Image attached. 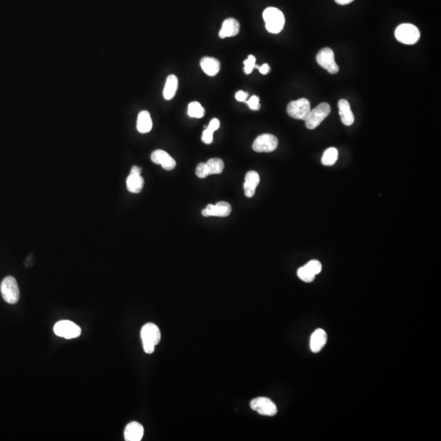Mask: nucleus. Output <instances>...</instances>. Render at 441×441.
Instances as JSON below:
<instances>
[{"label":"nucleus","instance_id":"b1692460","mask_svg":"<svg viewBox=\"0 0 441 441\" xmlns=\"http://www.w3.org/2000/svg\"><path fill=\"white\" fill-rule=\"evenodd\" d=\"M188 115L192 118L200 119L204 115V109L199 102H190L188 105Z\"/></svg>","mask_w":441,"mask_h":441},{"label":"nucleus","instance_id":"f257e3e1","mask_svg":"<svg viewBox=\"0 0 441 441\" xmlns=\"http://www.w3.org/2000/svg\"><path fill=\"white\" fill-rule=\"evenodd\" d=\"M141 337L145 352L152 354L155 351L156 345H158L160 342L161 333L157 325L153 323H148L141 329Z\"/></svg>","mask_w":441,"mask_h":441},{"label":"nucleus","instance_id":"c85d7f7f","mask_svg":"<svg viewBox=\"0 0 441 441\" xmlns=\"http://www.w3.org/2000/svg\"><path fill=\"white\" fill-rule=\"evenodd\" d=\"M246 102L248 106H249V108L253 110H258L261 107V105H260V99L257 96H253L251 98H249Z\"/></svg>","mask_w":441,"mask_h":441},{"label":"nucleus","instance_id":"0eeeda50","mask_svg":"<svg viewBox=\"0 0 441 441\" xmlns=\"http://www.w3.org/2000/svg\"><path fill=\"white\" fill-rule=\"evenodd\" d=\"M55 334L65 339H73L80 337L81 329L75 323L69 320H61L54 325Z\"/></svg>","mask_w":441,"mask_h":441},{"label":"nucleus","instance_id":"72a5a7b5","mask_svg":"<svg viewBox=\"0 0 441 441\" xmlns=\"http://www.w3.org/2000/svg\"><path fill=\"white\" fill-rule=\"evenodd\" d=\"M337 5H349L350 3H352L354 0H334Z\"/></svg>","mask_w":441,"mask_h":441},{"label":"nucleus","instance_id":"dca6fc26","mask_svg":"<svg viewBox=\"0 0 441 441\" xmlns=\"http://www.w3.org/2000/svg\"><path fill=\"white\" fill-rule=\"evenodd\" d=\"M327 338H328L327 333L324 329H316L312 333V337H311V342H310L311 350L314 353L320 352V350H322L324 346H325Z\"/></svg>","mask_w":441,"mask_h":441},{"label":"nucleus","instance_id":"f03ea898","mask_svg":"<svg viewBox=\"0 0 441 441\" xmlns=\"http://www.w3.org/2000/svg\"><path fill=\"white\" fill-rule=\"evenodd\" d=\"M263 19L266 28L271 34H279L283 30L285 19L279 9L276 8H267L263 12Z\"/></svg>","mask_w":441,"mask_h":441},{"label":"nucleus","instance_id":"7c9ffc66","mask_svg":"<svg viewBox=\"0 0 441 441\" xmlns=\"http://www.w3.org/2000/svg\"><path fill=\"white\" fill-rule=\"evenodd\" d=\"M219 127H220V122H219L218 119H212V120L210 121L208 127H206V128L209 129L210 131H212V132H214L215 131L218 129Z\"/></svg>","mask_w":441,"mask_h":441},{"label":"nucleus","instance_id":"f3484780","mask_svg":"<svg viewBox=\"0 0 441 441\" xmlns=\"http://www.w3.org/2000/svg\"><path fill=\"white\" fill-rule=\"evenodd\" d=\"M338 109H339L340 117L344 125H352L355 121V117L350 109V103L346 100H340L338 102Z\"/></svg>","mask_w":441,"mask_h":441},{"label":"nucleus","instance_id":"f8f14e48","mask_svg":"<svg viewBox=\"0 0 441 441\" xmlns=\"http://www.w3.org/2000/svg\"><path fill=\"white\" fill-rule=\"evenodd\" d=\"M151 158H152V162L155 163L156 165H161L163 169L168 170V171L175 169L176 165H177L175 160L163 150L155 151L152 154Z\"/></svg>","mask_w":441,"mask_h":441},{"label":"nucleus","instance_id":"a878e982","mask_svg":"<svg viewBox=\"0 0 441 441\" xmlns=\"http://www.w3.org/2000/svg\"><path fill=\"white\" fill-rule=\"evenodd\" d=\"M244 64H245V68H244V71H245V73L246 74V75L251 74L253 69H254L256 66L255 56H253V55H249V57L245 60Z\"/></svg>","mask_w":441,"mask_h":441},{"label":"nucleus","instance_id":"4be33fe9","mask_svg":"<svg viewBox=\"0 0 441 441\" xmlns=\"http://www.w3.org/2000/svg\"><path fill=\"white\" fill-rule=\"evenodd\" d=\"M337 159H338L337 150L334 147H330L329 149H327L323 155L321 162L325 166H333V165H335Z\"/></svg>","mask_w":441,"mask_h":441},{"label":"nucleus","instance_id":"6ab92c4d","mask_svg":"<svg viewBox=\"0 0 441 441\" xmlns=\"http://www.w3.org/2000/svg\"><path fill=\"white\" fill-rule=\"evenodd\" d=\"M126 184H127V188L129 192L137 194V193L141 192V190H142L143 186H144V179H143L141 174L130 172Z\"/></svg>","mask_w":441,"mask_h":441},{"label":"nucleus","instance_id":"9b49d317","mask_svg":"<svg viewBox=\"0 0 441 441\" xmlns=\"http://www.w3.org/2000/svg\"><path fill=\"white\" fill-rule=\"evenodd\" d=\"M232 212V206L229 203L225 201H220L216 204H208L204 209L202 211L203 216H220L225 217L229 216Z\"/></svg>","mask_w":441,"mask_h":441},{"label":"nucleus","instance_id":"2f4dec72","mask_svg":"<svg viewBox=\"0 0 441 441\" xmlns=\"http://www.w3.org/2000/svg\"><path fill=\"white\" fill-rule=\"evenodd\" d=\"M249 97V93L244 91H238L236 93V99L240 102H245Z\"/></svg>","mask_w":441,"mask_h":441},{"label":"nucleus","instance_id":"5701e85b","mask_svg":"<svg viewBox=\"0 0 441 441\" xmlns=\"http://www.w3.org/2000/svg\"><path fill=\"white\" fill-rule=\"evenodd\" d=\"M206 165L208 166L209 175L220 174V173H223V169H224V162L220 159H211V160H208V162L206 163Z\"/></svg>","mask_w":441,"mask_h":441},{"label":"nucleus","instance_id":"7ed1b4c3","mask_svg":"<svg viewBox=\"0 0 441 441\" xmlns=\"http://www.w3.org/2000/svg\"><path fill=\"white\" fill-rule=\"evenodd\" d=\"M395 35L399 42L407 45L415 44L420 39L419 30L414 25L404 23L400 25L395 31Z\"/></svg>","mask_w":441,"mask_h":441},{"label":"nucleus","instance_id":"9d476101","mask_svg":"<svg viewBox=\"0 0 441 441\" xmlns=\"http://www.w3.org/2000/svg\"><path fill=\"white\" fill-rule=\"evenodd\" d=\"M250 407L253 410L263 416H275L277 413V407L275 403L266 397H258L253 399L250 402Z\"/></svg>","mask_w":441,"mask_h":441},{"label":"nucleus","instance_id":"aec40b11","mask_svg":"<svg viewBox=\"0 0 441 441\" xmlns=\"http://www.w3.org/2000/svg\"><path fill=\"white\" fill-rule=\"evenodd\" d=\"M136 128L141 133H147L152 129V119L150 113L146 110H143L139 113L136 122Z\"/></svg>","mask_w":441,"mask_h":441},{"label":"nucleus","instance_id":"6e6552de","mask_svg":"<svg viewBox=\"0 0 441 441\" xmlns=\"http://www.w3.org/2000/svg\"><path fill=\"white\" fill-rule=\"evenodd\" d=\"M316 61L321 67L326 69L329 73L334 75L339 70V67L334 59V52L331 48H325L320 50L316 56Z\"/></svg>","mask_w":441,"mask_h":441},{"label":"nucleus","instance_id":"473e14b6","mask_svg":"<svg viewBox=\"0 0 441 441\" xmlns=\"http://www.w3.org/2000/svg\"><path fill=\"white\" fill-rule=\"evenodd\" d=\"M255 67L259 69L260 73L262 74V75H266V74H268L270 72V69L268 64H263L262 66H258V65H256Z\"/></svg>","mask_w":441,"mask_h":441},{"label":"nucleus","instance_id":"1a4fd4ad","mask_svg":"<svg viewBox=\"0 0 441 441\" xmlns=\"http://www.w3.org/2000/svg\"><path fill=\"white\" fill-rule=\"evenodd\" d=\"M277 146H278V139L276 136L268 133L257 136L253 144V151L259 153L262 152L270 153L275 151Z\"/></svg>","mask_w":441,"mask_h":441},{"label":"nucleus","instance_id":"bb28decb","mask_svg":"<svg viewBox=\"0 0 441 441\" xmlns=\"http://www.w3.org/2000/svg\"><path fill=\"white\" fill-rule=\"evenodd\" d=\"M305 266L315 275H318L322 270V264L320 263L317 260H312Z\"/></svg>","mask_w":441,"mask_h":441},{"label":"nucleus","instance_id":"cd10ccee","mask_svg":"<svg viewBox=\"0 0 441 441\" xmlns=\"http://www.w3.org/2000/svg\"><path fill=\"white\" fill-rule=\"evenodd\" d=\"M196 175L198 178H204L209 175L208 168L206 163H200L196 168Z\"/></svg>","mask_w":441,"mask_h":441},{"label":"nucleus","instance_id":"20e7f679","mask_svg":"<svg viewBox=\"0 0 441 441\" xmlns=\"http://www.w3.org/2000/svg\"><path fill=\"white\" fill-rule=\"evenodd\" d=\"M331 112V107L326 102H323L311 110L309 115L305 119L306 127L308 129H315L322 123Z\"/></svg>","mask_w":441,"mask_h":441},{"label":"nucleus","instance_id":"412c9836","mask_svg":"<svg viewBox=\"0 0 441 441\" xmlns=\"http://www.w3.org/2000/svg\"><path fill=\"white\" fill-rule=\"evenodd\" d=\"M178 80L177 76L174 75H170L168 76L165 83V89H164V98L165 100L173 99L178 90Z\"/></svg>","mask_w":441,"mask_h":441},{"label":"nucleus","instance_id":"2eb2a0df","mask_svg":"<svg viewBox=\"0 0 441 441\" xmlns=\"http://www.w3.org/2000/svg\"><path fill=\"white\" fill-rule=\"evenodd\" d=\"M260 183V176L257 172L250 171L245 176V182L244 184V190L245 195L248 198H252L255 195L256 188Z\"/></svg>","mask_w":441,"mask_h":441},{"label":"nucleus","instance_id":"393cba45","mask_svg":"<svg viewBox=\"0 0 441 441\" xmlns=\"http://www.w3.org/2000/svg\"><path fill=\"white\" fill-rule=\"evenodd\" d=\"M298 276L299 279H302L303 281L306 283H311L314 281V279L316 278V275L312 273L309 269L307 268V266H302L298 270Z\"/></svg>","mask_w":441,"mask_h":441},{"label":"nucleus","instance_id":"ddd939ff","mask_svg":"<svg viewBox=\"0 0 441 441\" xmlns=\"http://www.w3.org/2000/svg\"><path fill=\"white\" fill-rule=\"evenodd\" d=\"M144 435V427L139 422H130L124 430V439L126 441H140Z\"/></svg>","mask_w":441,"mask_h":441},{"label":"nucleus","instance_id":"39448f33","mask_svg":"<svg viewBox=\"0 0 441 441\" xmlns=\"http://www.w3.org/2000/svg\"><path fill=\"white\" fill-rule=\"evenodd\" d=\"M3 299L9 304H16L20 299V290L18 282L13 276H8L3 280L0 286Z\"/></svg>","mask_w":441,"mask_h":441},{"label":"nucleus","instance_id":"c756f323","mask_svg":"<svg viewBox=\"0 0 441 441\" xmlns=\"http://www.w3.org/2000/svg\"><path fill=\"white\" fill-rule=\"evenodd\" d=\"M212 139H213V132L206 128L202 135V141L205 144H210L212 143Z\"/></svg>","mask_w":441,"mask_h":441},{"label":"nucleus","instance_id":"4468645a","mask_svg":"<svg viewBox=\"0 0 441 441\" xmlns=\"http://www.w3.org/2000/svg\"><path fill=\"white\" fill-rule=\"evenodd\" d=\"M240 23L238 21L234 18H228L223 22V26L219 32L220 39H225L228 37L236 36L240 32Z\"/></svg>","mask_w":441,"mask_h":441},{"label":"nucleus","instance_id":"a211bd4d","mask_svg":"<svg viewBox=\"0 0 441 441\" xmlns=\"http://www.w3.org/2000/svg\"><path fill=\"white\" fill-rule=\"evenodd\" d=\"M200 66L203 72L209 76H216L220 70V65L218 60L213 57L205 56L203 57L200 61Z\"/></svg>","mask_w":441,"mask_h":441},{"label":"nucleus","instance_id":"423d86ee","mask_svg":"<svg viewBox=\"0 0 441 441\" xmlns=\"http://www.w3.org/2000/svg\"><path fill=\"white\" fill-rule=\"evenodd\" d=\"M311 110V103L306 98L292 101L287 106V112L290 117L293 119H302L304 121L309 115Z\"/></svg>","mask_w":441,"mask_h":441}]
</instances>
